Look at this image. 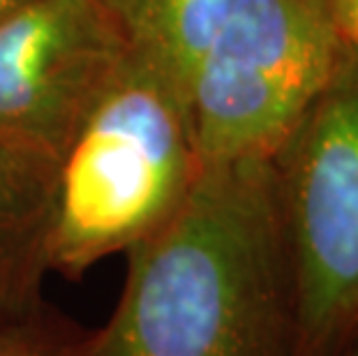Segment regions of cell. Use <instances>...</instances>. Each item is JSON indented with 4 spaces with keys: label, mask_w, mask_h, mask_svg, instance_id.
Here are the masks:
<instances>
[{
    "label": "cell",
    "mask_w": 358,
    "mask_h": 356,
    "mask_svg": "<svg viewBox=\"0 0 358 356\" xmlns=\"http://www.w3.org/2000/svg\"><path fill=\"white\" fill-rule=\"evenodd\" d=\"M129 49L157 60L182 86L231 0H100Z\"/></svg>",
    "instance_id": "obj_7"
},
{
    "label": "cell",
    "mask_w": 358,
    "mask_h": 356,
    "mask_svg": "<svg viewBox=\"0 0 358 356\" xmlns=\"http://www.w3.org/2000/svg\"><path fill=\"white\" fill-rule=\"evenodd\" d=\"M26 0H0V21H3L7 14H12L19 5H24Z\"/></svg>",
    "instance_id": "obj_11"
},
{
    "label": "cell",
    "mask_w": 358,
    "mask_h": 356,
    "mask_svg": "<svg viewBox=\"0 0 358 356\" xmlns=\"http://www.w3.org/2000/svg\"><path fill=\"white\" fill-rule=\"evenodd\" d=\"M127 255L88 356H299L292 252L271 157L201 166L173 218Z\"/></svg>",
    "instance_id": "obj_1"
},
{
    "label": "cell",
    "mask_w": 358,
    "mask_h": 356,
    "mask_svg": "<svg viewBox=\"0 0 358 356\" xmlns=\"http://www.w3.org/2000/svg\"><path fill=\"white\" fill-rule=\"evenodd\" d=\"M342 51L329 0H231L187 86L201 162L273 157Z\"/></svg>",
    "instance_id": "obj_3"
},
{
    "label": "cell",
    "mask_w": 358,
    "mask_h": 356,
    "mask_svg": "<svg viewBox=\"0 0 358 356\" xmlns=\"http://www.w3.org/2000/svg\"><path fill=\"white\" fill-rule=\"evenodd\" d=\"M185 86L127 49L56 162L49 269L81 280L153 236L201 171Z\"/></svg>",
    "instance_id": "obj_2"
},
{
    "label": "cell",
    "mask_w": 358,
    "mask_h": 356,
    "mask_svg": "<svg viewBox=\"0 0 358 356\" xmlns=\"http://www.w3.org/2000/svg\"><path fill=\"white\" fill-rule=\"evenodd\" d=\"M56 160L0 143V329L49 306V222Z\"/></svg>",
    "instance_id": "obj_6"
},
{
    "label": "cell",
    "mask_w": 358,
    "mask_h": 356,
    "mask_svg": "<svg viewBox=\"0 0 358 356\" xmlns=\"http://www.w3.org/2000/svg\"><path fill=\"white\" fill-rule=\"evenodd\" d=\"M129 44L100 0H26L0 21V143L58 162Z\"/></svg>",
    "instance_id": "obj_5"
},
{
    "label": "cell",
    "mask_w": 358,
    "mask_h": 356,
    "mask_svg": "<svg viewBox=\"0 0 358 356\" xmlns=\"http://www.w3.org/2000/svg\"><path fill=\"white\" fill-rule=\"evenodd\" d=\"M88 333L53 306L0 329V356H88Z\"/></svg>",
    "instance_id": "obj_8"
},
{
    "label": "cell",
    "mask_w": 358,
    "mask_h": 356,
    "mask_svg": "<svg viewBox=\"0 0 358 356\" xmlns=\"http://www.w3.org/2000/svg\"><path fill=\"white\" fill-rule=\"evenodd\" d=\"M331 356H358V322L352 327V331L342 338V343L335 347Z\"/></svg>",
    "instance_id": "obj_10"
},
{
    "label": "cell",
    "mask_w": 358,
    "mask_h": 356,
    "mask_svg": "<svg viewBox=\"0 0 358 356\" xmlns=\"http://www.w3.org/2000/svg\"><path fill=\"white\" fill-rule=\"evenodd\" d=\"M329 10L342 47L358 56V0H329Z\"/></svg>",
    "instance_id": "obj_9"
},
{
    "label": "cell",
    "mask_w": 358,
    "mask_h": 356,
    "mask_svg": "<svg viewBox=\"0 0 358 356\" xmlns=\"http://www.w3.org/2000/svg\"><path fill=\"white\" fill-rule=\"evenodd\" d=\"M299 303V356L358 322V56L349 49L273 153Z\"/></svg>",
    "instance_id": "obj_4"
}]
</instances>
